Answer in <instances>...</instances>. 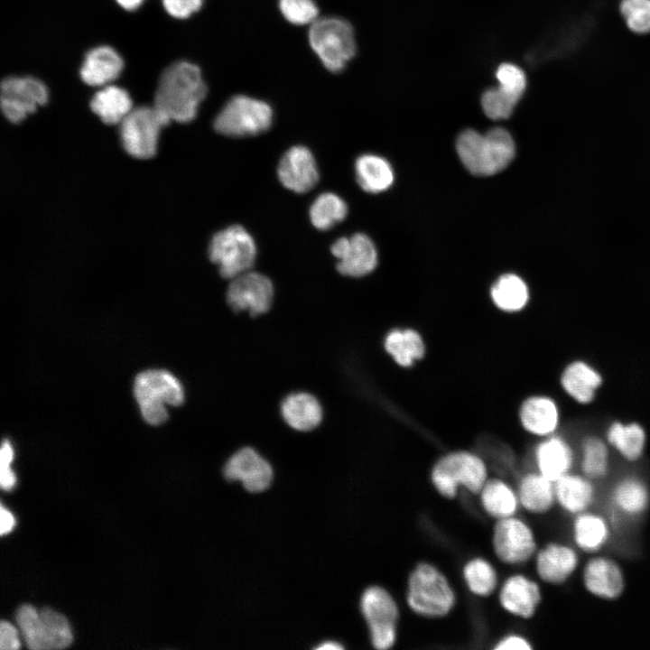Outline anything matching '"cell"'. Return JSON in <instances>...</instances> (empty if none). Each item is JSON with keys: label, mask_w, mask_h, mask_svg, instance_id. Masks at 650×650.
Segmentation results:
<instances>
[{"label": "cell", "mask_w": 650, "mask_h": 650, "mask_svg": "<svg viewBox=\"0 0 650 650\" xmlns=\"http://www.w3.org/2000/svg\"><path fill=\"white\" fill-rule=\"evenodd\" d=\"M207 91L200 68L189 61H177L162 72L153 106L170 122L188 123L196 116Z\"/></svg>", "instance_id": "obj_1"}, {"label": "cell", "mask_w": 650, "mask_h": 650, "mask_svg": "<svg viewBox=\"0 0 650 650\" xmlns=\"http://www.w3.org/2000/svg\"><path fill=\"white\" fill-rule=\"evenodd\" d=\"M456 148L468 171L478 176L492 175L504 170L515 153L511 135L501 127L492 128L485 135L466 130L460 135Z\"/></svg>", "instance_id": "obj_2"}, {"label": "cell", "mask_w": 650, "mask_h": 650, "mask_svg": "<svg viewBox=\"0 0 650 650\" xmlns=\"http://www.w3.org/2000/svg\"><path fill=\"white\" fill-rule=\"evenodd\" d=\"M406 602L415 614L439 618L450 612L455 605L456 597L449 580L441 571L428 562H421L409 576Z\"/></svg>", "instance_id": "obj_3"}, {"label": "cell", "mask_w": 650, "mask_h": 650, "mask_svg": "<svg viewBox=\"0 0 650 650\" xmlns=\"http://www.w3.org/2000/svg\"><path fill=\"white\" fill-rule=\"evenodd\" d=\"M134 393L143 418L152 425L164 422L168 418L166 405H181L185 397L178 378L163 369L140 373L135 380Z\"/></svg>", "instance_id": "obj_4"}, {"label": "cell", "mask_w": 650, "mask_h": 650, "mask_svg": "<svg viewBox=\"0 0 650 650\" xmlns=\"http://www.w3.org/2000/svg\"><path fill=\"white\" fill-rule=\"evenodd\" d=\"M435 489L446 498H453L460 486L479 494L488 480L485 462L476 454L460 450L441 458L431 474Z\"/></svg>", "instance_id": "obj_5"}, {"label": "cell", "mask_w": 650, "mask_h": 650, "mask_svg": "<svg viewBox=\"0 0 650 650\" xmlns=\"http://www.w3.org/2000/svg\"><path fill=\"white\" fill-rule=\"evenodd\" d=\"M310 45L324 67L339 72L355 56L356 41L351 24L340 18L315 20L309 30Z\"/></svg>", "instance_id": "obj_6"}, {"label": "cell", "mask_w": 650, "mask_h": 650, "mask_svg": "<svg viewBox=\"0 0 650 650\" xmlns=\"http://www.w3.org/2000/svg\"><path fill=\"white\" fill-rule=\"evenodd\" d=\"M16 621L27 647L32 650L62 649L72 642L67 618L49 608L36 609L29 604L22 605L16 612Z\"/></svg>", "instance_id": "obj_7"}, {"label": "cell", "mask_w": 650, "mask_h": 650, "mask_svg": "<svg viewBox=\"0 0 650 650\" xmlns=\"http://www.w3.org/2000/svg\"><path fill=\"white\" fill-rule=\"evenodd\" d=\"M272 122L273 110L267 103L237 95L231 98L218 114L214 128L223 135L246 137L267 131Z\"/></svg>", "instance_id": "obj_8"}, {"label": "cell", "mask_w": 650, "mask_h": 650, "mask_svg": "<svg viewBox=\"0 0 650 650\" xmlns=\"http://www.w3.org/2000/svg\"><path fill=\"white\" fill-rule=\"evenodd\" d=\"M209 255L218 265L222 277L233 279L250 270L256 247L253 237L243 227L233 225L213 236Z\"/></svg>", "instance_id": "obj_9"}, {"label": "cell", "mask_w": 650, "mask_h": 650, "mask_svg": "<svg viewBox=\"0 0 650 650\" xmlns=\"http://www.w3.org/2000/svg\"><path fill=\"white\" fill-rule=\"evenodd\" d=\"M171 123L154 106L133 108L119 124L125 151L137 159H148L156 153L161 129Z\"/></svg>", "instance_id": "obj_10"}, {"label": "cell", "mask_w": 650, "mask_h": 650, "mask_svg": "<svg viewBox=\"0 0 650 650\" xmlns=\"http://www.w3.org/2000/svg\"><path fill=\"white\" fill-rule=\"evenodd\" d=\"M360 607L368 625L373 646L378 650L391 648L396 641L399 618L394 598L385 589L372 586L362 594Z\"/></svg>", "instance_id": "obj_11"}, {"label": "cell", "mask_w": 650, "mask_h": 650, "mask_svg": "<svg viewBox=\"0 0 650 650\" xmlns=\"http://www.w3.org/2000/svg\"><path fill=\"white\" fill-rule=\"evenodd\" d=\"M584 590L592 598L615 601L626 591L627 578L620 562L602 552L590 555L580 568Z\"/></svg>", "instance_id": "obj_12"}, {"label": "cell", "mask_w": 650, "mask_h": 650, "mask_svg": "<svg viewBox=\"0 0 650 650\" xmlns=\"http://www.w3.org/2000/svg\"><path fill=\"white\" fill-rule=\"evenodd\" d=\"M492 544L497 557L506 564H522L534 557L538 547L531 526L514 515L497 519Z\"/></svg>", "instance_id": "obj_13"}, {"label": "cell", "mask_w": 650, "mask_h": 650, "mask_svg": "<svg viewBox=\"0 0 650 650\" xmlns=\"http://www.w3.org/2000/svg\"><path fill=\"white\" fill-rule=\"evenodd\" d=\"M48 89L40 79L11 76L1 82L0 105L4 116L17 124L48 101Z\"/></svg>", "instance_id": "obj_14"}, {"label": "cell", "mask_w": 650, "mask_h": 650, "mask_svg": "<svg viewBox=\"0 0 650 650\" xmlns=\"http://www.w3.org/2000/svg\"><path fill=\"white\" fill-rule=\"evenodd\" d=\"M538 578L551 586L568 583L580 570V552L571 543L550 542L534 555Z\"/></svg>", "instance_id": "obj_15"}, {"label": "cell", "mask_w": 650, "mask_h": 650, "mask_svg": "<svg viewBox=\"0 0 650 650\" xmlns=\"http://www.w3.org/2000/svg\"><path fill=\"white\" fill-rule=\"evenodd\" d=\"M231 280L227 291V302L234 311L257 316L270 309L274 286L267 276L247 271Z\"/></svg>", "instance_id": "obj_16"}, {"label": "cell", "mask_w": 650, "mask_h": 650, "mask_svg": "<svg viewBox=\"0 0 650 650\" xmlns=\"http://www.w3.org/2000/svg\"><path fill=\"white\" fill-rule=\"evenodd\" d=\"M331 253L338 260V271L346 276H364L371 273L377 264L374 243L361 233L337 239L331 246Z\"/></svg>", "instance_id": "obj_17"}, {"label": "cell", "mask_w": 650, "mask_h": 650, "mask_svg": "<svg viewBox=\"0 0 650 650\" xmlns=\"http://www.w3.org/2000/svg\"><path fill=\"white\" fill-rule=\"evenodd\" d=\"M608 503L612 514L626 519L643 516L650 508V487L643 477L626 474L610 487Z\"/></svg>", "instance_id": "obj_18"}, {"label": "cell", "mask_w": 650, "mask_h": 650, "mask_svg": "<svg viewBox=\"0 0 650 650\" xmlns=\"http://www.w3.org/2000/svg\"><path fill=\"white\" fill-rule=\"evenodd\" d=\"M224 476L229 481H240L252 493L262 492L273 480V469L256 450L246 447L235 452L224 466Z\"/></svg>", "instance_id": "obj_19"}, {"label": "cell", "mask_w": 650, "mask_h": 650, "mask_svg": "<svg viewBox=\"0 0 650 650\" xmlns=\"http://www.w3.org/2000/svg\"><path fill=\"white\" fill-rule=\"evenodd\" d=\"M613 534V523L607 515L590 509L572 516L571 540L583 554L600 553L609 543Z\"/></svg>", "instance_id": "obj_20"}, {"label": "cell", "mask_w": 650, "mask_h": 650, "mask_svg": "<svg viewBox=\"0 0 650 650\" xmlns=\"http://www.w3.org/2000/svg\"><path fill=\"white\" fill-rule=\"evenodd\" d=\"M560 385L565 395L573 402L588 405L597 398L604 379L600 371L584 359H573L562 368Z\"/></svg>", "instance_id": "obj_21"}, {"label": "cell", "mask_w": 650, "mask_h": 650, "mask_svg": "<svg viewBox=\"0 0 650 650\" xmlns=\"http://www.w3.org/2000/svg\"><path fill=\"white\" fill-rule=\"evenodd\" d=\"M281 183L287 189L304 193L319 180V172L311 152L302 145L290 148L281 158L277 168Z\"/></svg>", "instance_id": "obj_22"}, {"label": "cell", "mask_w": 650, "mask_h": 650, "mask_svg": "<svg viewBox=\"0 0 650 650\" xmlns=\"http://www.w3.org/2000/svg\"><path fill=\"white\" fill-rule=\"evenodd\" d=\"M542 599V590L538 582L523 574L510 576L499 591L502 608L524 619H529L536 614Z\"/></svg>", "instance_id": "obj_23"}, {"label": "cell", "mask_w": 650, "mask_h": 650, "mask_svg": "<svg viewBox=\"0 0 650 650\" xmlns=\"http://www.w3.org/2000/svg\"><path fill=\"white\" fill-rule=\"evenodd\" d=\"M554 489L556 506L571 517L591 509L597 499L596 482L574 470L554 481Z\"/></svg>", "instance_id": "obj_24"}, {"label": "cell", "mask_w": 650, "mask_h": 650, "mask_svg": "<svg viewBox=\"0 0 650 650\" xmlns=\"http://www.w3.org/2000/svg\"><path fill=\"white\" fill-rule=\"evenodd\" d=\"M534 461L537 471L554 482L573 471L576 452L567 439L554 433L536 445Z\"/></svg>", "instance_id": "obj_25"}, {"label": "cell", "mask_w": 650, "mask_h": 650, "mask_svg": "<svg viewBox=\"0 0 650 650\" xmlns=\"http://www.w3.org/2000/svg\"><path fill=\"white\" fill-rule=\"evenodd\" d=\"M519 418L526 432L544 438L556 433L561 422V411L557 402L551 396L535 395L522 403Z\"/></svg>", "instance_id": "obj_26"}, {"label": "cell", "mask_w": 650, "mask_h": 650, "mask_svg": "<svg viewBox=\"0 0 650 650\" xmlns=\"http://www.w3.org/2000/svg\"><path fill=\"white\" fill-rule=\"evenodd\" d=\"M604 438L610 449L627 462L636 463L645 455L647 433L638 422L613 421L608 425Z\"/></svg>", "instance_id": "obj_27"}, {"label": "cell", "mask_w": 650, "mask_h": 650, "mask_svg": "<svg viewBox=\"0 0 650 650\" xmlns=\"http://www.w3.org/2000/svg\"><path fill=\"white\" fill-rule=\"evenodd\" d=\"M123 67V60L115 49L98 46L87 53L79 73L86 84L104 87L120 75Z\"/></svg>", "instance_id": "obj_28"}, {"label": "cell", "mask_w": 650, "mask_h": 650, "mask_svg": "<svg viewBox=\"0 0 650 650\" xmlns=\"http://www.w3.org/2000/svg\"><path fill=\"white\" fill-rule=\"evenodd\" d=\"M517 496L519 504L534 515L548 514L556 506L554 482L538 471L521 478Z\"/></svg>", "instance_id": "obj_29"}, {"label": "cell", "mask_w": 650, "mask_h": 650, "mask_svg": "<svg viewBox=\"0 0 650 650\" xmlns=\"http://www.w3.org/2000/svg\"><path fill=\"white\" fill-rule=\"evenodd\" d=\"M281 413L289 426L300 432L315 429L322 420L320 402L312 395L304 392L286 396L281 405Z\"/></svg>", "instance_id": "obj_30"}, {"label": "cell", "mask_w": 650, "mask_h": 650, "mask_svg": "<svg viewBox=\"0 0 650 650\" xmlns=\"http://www.w3.org/2000/svg\"><path fill=\"white\" fill-rule=\"evenodd\" d=\"M611 450L605 438L585 436L580 445V472L595 482L605 479L611 469Z\"/></svg>", "instance_id": "obj_31"}, {"label": "cell", "mask_w": 650, "mask_h": 650, "mask_svg": "<svg viewBox=\"0 0 650 650\" xmlns=\"http://www.w3.org/2000/svg\"><path fill=\"white\" fill-rule=\"evenodd\" d=\"M91 110L107 125L120 124L133 109L128 92L114 85H107L90 100Z\"/></svg>", "instance_id": "obj_32"}, {"label": "cell", "mask_w": 650, "mask_h": 650, "mask_svg": "<svg viewBox=\"0 0 650 650\" xmlns=\"http://www.w3.org/2000/svg\"><path fill=\"white\" fill-rule=\"evenodd\" d=\"M385 351L397 365L408 367L425 354V345L422 336L413 329H395L385 338Z\"/></svg>", "instance_id": "obj_33"}, {"label": "cell", "mask_w": 650, "mask_h": 650, "mask_svg": "<svg viewBox=\"0 0 650 650\" xmlns=\"http://www.w3.org/2000/svg\"><path fill=\"white\" fill-rule=\"evenodd\" d=\"M357 181L367 192L379 193L394 181V172L386 160L374 154H364L355 163Z\"/></svg>", "instance_id": "obj_34"}, {"label": "cell", "mask_w": 650, "mask_h": 650, "mask_svg": "<svg viewBox=\"0 0 650 650\" xmlns=\"http://www.w3.org/2000/svg\"><path fill=\"white\" fill-rule=\"evenodd\" d=\"M479 495L484 510L496 519L513 516L520 505L517 494L498 478L488 479Z\"/></svg>", "instance_id": "obj_35"}, {"label": "cell", "mask_w": 650, "mask_h": 650, "mask_svg": "<svg viewBox=\"0 0 650 650\" xmlns=\"http://www.w3.org/2000/svg\"><path fill=\"white\" fill-rule=\"evenodd\" d=\"M494 304L504 311H519L529 301V289L525 282L516 274L501 275L490 290Z\"/></svg>", "instance_id": "obj_36"}, {"label": "cell", "mask_w": 650, "mask_h": 650, "mask_svg": "<svg viewBox=\"0 0 650 650\" xmlns=\"http://www.w3.org/2000/svg\"><path fill=\"white\" fill-rule=\"evenodd\" d=\"M347 213V204L340 197L325 192L318 196L311 204L310 218L316 228L328 230L341 222Z\"/></svg>", "instance_id": "obj_37"}, {"label": "cell", "mask_w": 650, "mask_h": 650, "mask_svg": "<svg viewBox=\"0 0 650 650\" xmlns=\"http://www.w3.org/2000/svg\"><path fill=\"white\" fill-rule=\"evenodd\" d=\"M464 580L469 590L479 597L491 595L497 586V575L493 566L482 558H474L463 568Z\"/></svg>", "instance_id": "obj_38"}, {"label": "cell", "mask_w": 650, "mask_h": 650, "mask_svg": "<svg viewBox=\"0 0 650 650\" xmlns=\"http://www.w3.org/2000/svg\"><path fill=\"white\" fill-rule=\"evenodd\" d=\"M618 10L631 32L639 35L650 32V0H620Z\"/></svg>", "instance_id": "obj_39"}, {"label": "cell", "mask_w": 650, "mask_h": 650, "mask_svg": "<svg viewBox=\"0 0 650 650\" xmlns=\"http://www.w3.org/2000/svg\"><path fill=\"white\" fill-rule=\"evenodd\" d=\"M519 101L498 86L488 88L481 97L486 116L494 120L508 118Z\"/></svg>", "instance_id": "obj_40"}, {"label": "cell", "mask_w": 650, "mask_h": 650, "mask_svg": "<svg viewBox=\"0 0 650 650\" xmlns=\"http://www.w3.org/2000/svg\"><path fill=\"white\" fill-rule=\"evenodd\" d=\"M498 87L520 101L527 87L525 72L514 63L500 64L496 70Z\"/></svg>", "instance_id": "obj_41"}, {"label": "cell", "mask_w": 650, "mask_h": 650, "mask_svg": "<svg viewBox=\"0 0 650 650\" xmlns=\"http://www.w3.org/2000/svg\"><path fill=\"white\" fill-rule=\"evenodd\" d=\"M279 7L288 22L298 25L312 23L319 14L313 0H280Z\"/></svg>", "instance_id": "obj_42"}, {"label": "cell", "mask_w": 650, "mask_h": 650, "mask_svg": "<svg viewBox=\"0 0 650 650\" xmlns=\"http://www.w3.org/2000/svg\"><path fill=\"white\" fill-rule=\"evenodd\" d=\"M13 459L12 444L8 440H5L0 451V484L5 490L12 489L16 482L15 475L11 468Z\"/></svg>", "instance_id": "obj_43"}, {"label": "cell", "mask_w": 650, "mask_h": 650, "mask_svg": "<svg viewBox=\"0 0 650 650\" xmlns=\"http://www.w3.org/2000/svg\"><path fill=\"white\" fill-rule=\"evenodd\" d=\"M166 12L172 17L185 19L199 11L203 0H162Z\"/></svg>", "instance_id": "obj_44"}, {"label": "cell", "mask_w": 650, "mask_h": 650, "mask_svg": "<svg viewBox=\"0 0 650 650\" xmlns=\"http://www.w3.org/2000/svg\"><path fill=\"white\" fill-rule=\"evenodd\" d=\"M20 645L16 628L10 622L3 620L0 624V649L16 650Z\"/></svg>", "instance_id": "obj_45"}, {"label": "cell", "mask_w": 650, "mask_h": 650, "mask_svg": "<svg viewBox=\"0 0 650 650\" xmlns=\"http://www.w3.org/2000/svg\"><path fill=\"white\" fill-rule=\"evenodd\" d=\"M497 650H531L533 646L525 638L518 635H512L503 638L495 646Z\"/></svg>", "instance_id": "obj_46"}, {"label": "cell", "mask_w": 650, "mask_h": 650, "mask_svg": "<svg viewBox=\"0 0 650 650\" xmlns=\"http://www.w3.org/2000/svg\"><path fill=\"white\" fill-rule=\"evenodd\" d=\"M0 519V534L4 535L14 528L15 521L11 512L5 508L3 505H1Z\"/></svg>", "instance_id": "obj_47"}, {"label": "cell", "mask_w": 650, "mask_h": 650, "mask_svg": "<svg viewBox=\"0 0 650 650\" xmlns=\"http://www.w3.org/2000/svg\"><path fill=\"white\" fill-rule=\"evenodd\" d=\"M125 10L132 11L138 8L144 0H116Z\"/></svg>", "instance_id": "obj_48"}, {"label": "cell", "mask_w": 650, "mask_h": 650, "mask_svg": "<svg viewBox=\"0 0 650 650\" xmlns=\"http://www.w3.org/2000/svg\"><path fill=\"white\" fill-rule=\"evenodd\" d=\"M344 646L336 641H325L315 647L317 650H341Z\"/></svg>", "instance_id": "obj_49"}]
</instances>
